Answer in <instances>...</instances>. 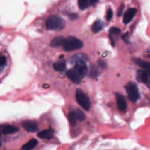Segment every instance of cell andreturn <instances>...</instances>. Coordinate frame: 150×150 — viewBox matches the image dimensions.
Here are the masks:
<instances>
[{
	"instance_id": "cell-3",
	"label": "cell",
	"mask_w": 150,
	"mask_h": 150,
	"mask_svg": "<svg viewBox=\"0 0 150 150\" xmlns=\"http://www.w3.org/2000/svg\"><path fill=\"white\" fill-rule=\"evenodd\" d=\"M76 100L78 103L83 108V109L89 111L91 107V101L89 100V97L86 94H85L81 89H77L76 93Z\"/></svg>"
},
{
	"instance_id": "cell-26",
	"label": "cell",
	"mask_w": 150,
	"mask_h": 150,
	"mask_svg": "<svg viewBox=\"0 0 150 150\" xmlns=\"http://www.w3.org/2000/svg\"><path fill=\"white\" fill-rule=\"evenodd\" d=\"M98 64H99L100 67L101 68H103V69H105V67H106V66H107L106 63H105V62L103 61V60H101V59L98 60Z\"/></svg>"
},
{
	"instance_id": "cell-15",
	"label": "cell",
	"mask_w": 150,
	"mask_h": 150,
	"mask_svg": "<svg viewBox=\"0 0 150 150\" xmlns=\"http://www.w3.org/2000/svg\"><path fill=\"white\" fill-rule=\"evenodd\" d=\"M88 58L86 55L84 54H76V55L73 56L70 59V63L71 64H73V63H76L79 61H84L86 62V60H87Z\"/></svg>"
},
{
	"instance_id": "cell-11",
	"label": "cell",
	"mask_w": 150,
	"mask_h": 150,
	"mask_svg": "<svg viewBox=\"0 0 150 150\" xmlns=\"http://www.w3.org/2000/svg\"><path fill=\"white\" fill-rule=\"evenodd\" d=\"M19 129L17 127H15L13 125H2L0 126V131L3 133V134L8 135V134H13V133H16L18 131Z\"/></svg>"
},
{
	"instance_id": "cell-8",
	"label": "cell",
	"mask_w": 150,
	"mask_h": 150,
	"mask_svg": "<svg viewBox=\"0 0 150 150\" xmlns=\"http://www.w3.org/2000/svg\"><path fill=\"white\" fill-rule=\"evenodd\" d=\"M137 13V10L136 8H129L125 13L124 18H123V22L124 23L127 24L129 23L132 21V19L134 18L136 14Z\"/></svg>"
},
{
	"instance_id": "cell-4",
	"label": "cell",
	"mask_w": 150,
	"mask_h": 150,
	"mask_svg": "<svg viewBox=\"0 0 150 150\" xmlns=\"http://www.w3.org/2000/svg\"><path fill=\"white\" fill-rule=\"evenodd\" d=\"M126 91L127 92L128 98L132 102H136L140 98V92L138 89L137 85L133 82H130L125 86Z\"/></svg>"
},
{
	"instance_id": "cell-22",
	"label": "cell",
	"mask_w": 150,
	"mask_h": 150,
	"mask_svg": "<svg viewBox=\"0 0 150 150\" xmlns=\"http://www.w3.org/2000/svg\"><path fill=\"white\" fill-rule=\"evenodd\" d=\"M79 7L81 10H85L89 5V0H79Z\"/></svg>"
},
{
	"instance_id": "cell-12",
	"label": "cell",
	"mask_w": 150,
	"mask_h": 150,
	"mask_svg": "<svg viewBox=\"0 0 150 150\" xmlns=\"http://www.w3.org/2000/svg\"><path fill=\"white\" fill-rule=\"evenodd\" d=\"M121 33V30L117 27H111L109 30V38L111 40V44L113 46L115 45V38H117V37Z\"/></svg>"
},
{
	"instance_id": "cell-17",
	"label": "cell",
	"mask_w": 150,
	"mask_h": 150,
	"mask_svg": "<svg viewBox=\"0 0 150 150\" xmlns=\"http://www.w3.org/2000/svg\"><path fill=\"white\" fill-rule=\"evenodd\" d=\"M64 38H63V37H61V36L57 37V38H54V39L52 40V41L51 42V44H50V45H51V47H54V48L62 46L63 42H64Z\"/></svg>"
},
{
	"instance_id": "cell-16",
	"label": "cell",
	"mask_w": 150,
	"mask_h": 150,
	"mask_svg": "<svg viewBox=\"0 0 150 150\" xmlns=\"http://www.w3.org/2000/svg\"><path fill=\"white\" fill-rule=\"evenodd\" d=\"M103 26H104V24L103 23L102 21L98 19V20L95 21V22L92 26V30L94 33H98V32L102 30Z\"/></svg>"
},
{
	"instance_id": "cell-29",
	"label": "cell",
	"mask_w": 150,
	"mask_h": 150,
	"mask_svg": "<svg viewBox=\"0 0 150 150\" xmlns=\"http://www.w3.org/2000/svg\"><path fill=\"white\" fill-rule=\"evenodd\" d=\"M98 1H99V0H90V3L92 4H96Z\"/></svg>"
},
{
	"instance_id": "cell-9",
	"label": "cell",
	"mask_w": 150,
	"mask_h": 150,
	"mask_svg": "<svg viewBox=\"0 0 150 150\" xmlns=\"http://www.w3.org/2000/svg\"><path fill=\"white\" fill-rule=\"evenodd\" d=\"M116 97H117V106H118L119 110L121 111H125L127 108V103H126L124 96L122 95L121 94L117 93L116 94Z\"/></svg>"
},
{
	"instance_id": "cell-18",
	"label": "cell",
	"mask_w": 150,
	"mask_h": 150,
	"mask_svg": "<svg viewBox=\"0 0 150 150\" xmlns=\"http://www.w3.org/2000/svg\"><path fill=\"white\" fill-rule=\"evenodd\" d=\"M38 144V140H36V139H32V140H30L29 142H27L26 144H24L23 146H22V149L23 150L32 149L35 147H36Z\"/></svg>"
},
{
	"instance_id": "cell-23",
	"label": "cell",
	"mask_w": 150,
	"mask_h": 150,
	"mask_svg": "<svg viewBox=\"0 0 150 150\" xmlns=\"http://www.w3.org/2000/svg\"><path fill=\"white\" fill-rule=\"evenodd\" d=\"M7 65V58L4 56L0 57V72Z\"/></svg>"
},
{
	"instance_id": "cell-20",
	"label": "cell",
	"mask_w": 150,
	"mask_h": 150,
	"mask_svg": "<svg viewBox=\"0 0 150 150\" xmlns=\"http://www.w3.org/2000/svg\"><path fill=\"white\" fill-rule=\"evenodd\" d=\"M73 114H74L75 117H76V120H79V121L83 122L85 120V114L80 109H76L73 111Z\"/></svg>"
},
{
	"instance_id": "cell-10",
	"label": "cell",
	"mask_w": 150,
	"mask_h": 150,
	"mask_svg": "<svg viewBox=\"0 0 150 150\" xmlns=\"http://www.w3.org/2000/svg\"><path fill=\"white\" fill-rule=\"evenodd\" d=\"M67 76L75 83H80L82 80V78L73 69H71L67 72Z\"/></svg>"
},
{
	"instance_id": "cell-24",
	"label": "cell",
	"mask_w": 150,
	"mask_h": 150,
	"mask_svg": "<svg viewBox=\"0 0 150 150\" xmlns=\"http://www.w3.org/2000/svg\"><path fill=\"white\" fill-rule=\"evenodd\" d=\"M68 119H69V120H70V123H71V124L73 125H76V121H77V120H76V117H75L74 114H73V112L70 113V114H69Z\"/></svg>"
},
{
	"instance_id": "cell-5",
	"label": "cell",
	"mask_w": 150,
	"mask_h": 150,
	"mask_svg": "<svg viewBox=\"0 0 150 150\" xmlns=\"http://www.w3.org/2000/svg\"><path fill=\"white\" fill-rule=\"evenodd\" d=\"M73 70L82 78L83 79L87 73V66H86V62L84 61H79L75 63Z\"/></svg>"
},
{
	"instance_id": "cell-2",
	"label": "cell",
	"mask_w": 150,
	"mask_h": 150,
	"mask_svg": "<svg viewBox=\"0 0 150 150\" xmlns=\"http://www.w3.org/2000/svg\"><path fill=\"white\" fill-rule=\"evenodd\" d=\"M62 46L65 51H72L81 48L83 47V42L76 37L70 36L64 38Z\"/></svg>"
},
{
	"instance_id": "cell-25",
	"label": "cell",
	"mask_w": 150,
	"mask_h": 150,
	"mask_svg": "<svg viewBox=\"0 0 150 150\" xmlns=\"http://www.w3.org/2000/svg\"><path fill=\"white\" fill-rule=\"evenodd\" d=\"M112 17H113V11L111 9H109V10H108V12H107V15H106L107 21H109L112 18Z\"/></svg>"
},
{
	"instance_id": "cell-19",
	"label": "cell",
	"mask_w": 150,
	"mask_h": 150,
	"mask_svg": "<svg viewBox=\"0 0 150 150\" xmlns=\"http://www.w3.org/2000/svg\"><path fill=\"white\" fill-rule=\"evenodd\" d=\"M54 68L57 72H63L66 68V64L64 61H59L54 64Z\"/></svg>"
},
{
	"instance_id": "cell-28",
	"label": "cell",
	"mask_w": 150,
	"mask_h": 150,
	"mask_svg": "<svg viewBox=\"0 0 150 150\" xmlns=\"http://www.w3.org/2000/svg\"><path fill=\"white\" fill-rule=\"evenodd\" d=\"M125 8V5L124 4H122L121 6L120 7V9H119V12H118V16H120L123 13V10Z\"/></svg>"
},
{
	"instance_id": "cell-21",
	"label": "cell",
	"mask_w": 150,
	"mask_h": 150,
	"mask_svg": "<svg viewBox=\"0 0 150 150\" xmlns=\"http://www.w3.org/2000/svg\"><path fill=\"white\" fill-rule=\"evenodd\" d=\"M98 68H97L95 65H92V67H91L90 72H89V77L92 78V79H96V78L98 77Z\"/></svg>"
},
{
	"instance_id": "cell-30",
	"label": "cell",
	"mask_w": 150,
	"mask_h": 150,
	"mask_svg": "<svg viewBox=\"0 0 150 150\" xmlns=\"http://www.w3.org/2000/svg\"><path fill=\"white\" fill-rule=\"evenodd\" d=\"M0 146H1V142H0Z\"/></svg>"
},
{
	"instance_id": "cell-7",
	"label": "cell",
	"mask_w": 150,
	"mask_h": 150,
	"mask_svg": "<svg viewBox=\"0 0 150 150\" xmlns=\"http://www.w3.org/2000/svg\"><path fill=\"white\" fill-rule=\"evenodd\" d=\"M22 126H23V129L28 132H31V133H34V132H37L39 128L38 123L33 121H29V120H26L22 123Z\"/></svg>"
},
{
	"instance_id": "cell-6",
	"label": "cell",
	"mask_w": 150,
	"mask_h": 150,
	"mask_svg": "<svg viewBox=\"0 0 150 150\" xmlns=\"http://www.w3.org/2000/svg\"><path fill=\"white\" fill-rule=\"evenodd\" d=\"M136 79L139 82L144 83L149 85V73L146 72V70H139L136 74Z\"/></svg>"
},
{
	"instance_id": "cell-27",
	"label": "cell",
	"mask_w": 150,
	"mask_h": 150,
	"mask_svg": "<svg viewBox=\"0 0 150 150\" xmlns=\"http://www.w3.org/2000/svg\"><path fill=\"white\" fill-rule=\"evenodd\" d=\"M69 17H70V18L71 19L72 21H74V20H76V19H77L78 18H79V16H78L77 14H74V13H72V14H70Z\"/></svg>"
},
{
	"instance_id": "cell-1",
	"label": "cell",
	"mask_w": 150,
	"mask_h": 150,
	"mask_svg": "<svg viewBox=\"0 0 150 150\" xmlns=\"http://www.w3.org/2000/svg\"><path fill=\"white\" fill-rule=\"evenodd\" d=\"M65 22L59 16L53 15L51 16L46 21V27L49 30H62L64 28Z\"/></svg>"
},
{
	"instance_id": "cell-14",
	"label": "cell",
	"mask_w": 150,
	"mask_h": 150,
	"mask_svg": "<svg viewBox=\"0 0 150 150\" xmlns=\"http://www.w3.org/2000/svg\"><path fill=\"white\" fill-rule=\"evenodd\" d=\"M133 61L135 62L136 64L140 66L141 67L144 69V70H146V72L149 73L150 70V64L147 62H144L143 60L140 59H133Z\"/></svg>"
},
{
	"instance_id": "cell-13",
	"label": "cell",
	"mask_w": 150,
	"mask_h": 150,
	"mask_svg": "<svg viewBox=\"0 0 150 150\" xmlns=\"http://www.w3.org/2000/svg\"><path fill=\"white\" fill-rule=\"evenodd\" d=\"M38 136L42 139H51L54 137V131L52 130H45L38 133Z\"/></svg>"
}]
</instances>
